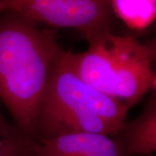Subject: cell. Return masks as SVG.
I'll return each mask as SVG.
<instances>
[{
	"instance_id": "cell-4",
	"label": "cell",
	"mask_w": 156,
	"mask_h": 156,
	"mask_svg": "<svg viewBox=\"0 0 156 156\" xmlns=\"http://www.w3.org/2000/svg\"><path fill=\"white\" fill-rule=\"evenodd\" d=\"M5 11L56 28L76 29L86 37L108 30L109 11L104 0H0Z\"/></svg>"
},
{
	"instance_id": "cell-8",
	"label": "cell",
	"mask_w": 156,
	"mask_h": 156,
	"mask_svg": "<svg viewBox=\"0 0 156 156\" xmlns=\"http://www.w3.org/2000/svg\"><path fill=\"white\" fill-rule=\"evenodd\" d=\"M33 143V138L0 113V156H20Z\"/></svg>"
},
{
	"instance_id": "cell-2",
	"label": "cell",
	"mask_w": 156,
	"mask_h": 156,
	"mask_svg": "<svg viewBox=\"0 0 156 156\" xmlns=\"http://www.w3.org/2000/svg\"><path fill=\"white\" fill-rule=\"evenodd\" d=\"M130 108L85 83L64 51L54 69L39 108L33 139L70 133L115 136Z\"/></svg>"
},
{
	"instance_id": "cell-1",
	"label": "cell",
	"mask_w": 156,
	"mask_h": 156,
	"mask_svg": "<svg viewBox=\"0 0 156 156\" xmlns=\"http://www.w3.org/2000/svg\"><path fill=\"white\" fill-rule=\"evenodd\" d=\"M64 51L54 31L13 12L0 14V100L17 128L32 138L41 102Z\"/></svg>"
},
{
	"instance_id": "cell-3",
	"label": "cell",
	"mask_w": 156,
	"mask_h": 156,
	"mask_svg": "<svg viewBox=\"0 0 156 156\" xmlns=\"http://www.w3.org/2000/svg\"><path fill=\"white\" fill-rule=\"evenodd\" d=\"M87 39L85 51H69L73 69L85 83L129 108L155 89L153 47L131 36L112 34L109 30Z\"/></svg>"
},
{
	"instance_id": "cell-9",
	"label": "cell",
	"mask_w": 156,
	"mask_h": 156,
	"mask_svg": "<svg viewBox=\"0 0 156 156\" xmlns=\"http://www.w3.org/2000/svg\"><path fill=\"white\" fill-rule=\"evenodd\" d=\"M20 156H39V155L37 154V153H36V151L34 150L33 143H32L31 146L29 147L28 149L25 151V152H23Z\"/></svg>"
},
{
	"instance_id": "cell-6",
	"label": "cell",
	"mask_w": 156,
	"mask_h": 156,
	"mask_svg": "<svg viewBox=\"0 0 156 156\" xmlns=\"http://www.w3.org/2000/svg\"><path fill=\"white\" fill-rule=\"evenodd\" d=\"M118 142L124 156L152 155L156 151V99L148 100L143 112L133 122L125 123ZM117 134V135H118Z\"/></svg>"
},
{
	"instance_id": "cell-5",
	"label": "cell",
	"mask_w": 156,
	"mask_h": 156,
	"mask_svg": "<svg viewBox=\"0 0 156 156\" xmlns=\"http://www.w3.org/2000/svg\"><path fill=\"white\" fill-rule=\"evenodd\" d=\"M39 156H124L118 140L91 133H70L33 139Z\"/></svg>"
},
{
	"instance_id": "cell-7",
	"label": "cell",
	"mask_w": 156,
	"mask_h": 156,
	"mask_svg": "<svg viewBox=\"0 0 156 156\" xmlns=\"http://www.w3.org/2000/svg\"><path fill=\"white\" fill-rule=\"evenodd\" d=\"M116 15L133 30H144L154 21L156 0H113Z\"/></svg>"
},
{
	"instance_id": "cell-10",
	"label": "cell",
	"mask_w": 156,
	"mask_h": 156,
	"mask_svg": "<svg viewBox=\"0 0 156 156\" xmlns=\"http://www.w3.org/2000/svg\"><path fill=\"white\" fill-rule=\"evenodd\" d=\"M150 156H153V155H150Z\"/></svg>"
}]
</instances>
